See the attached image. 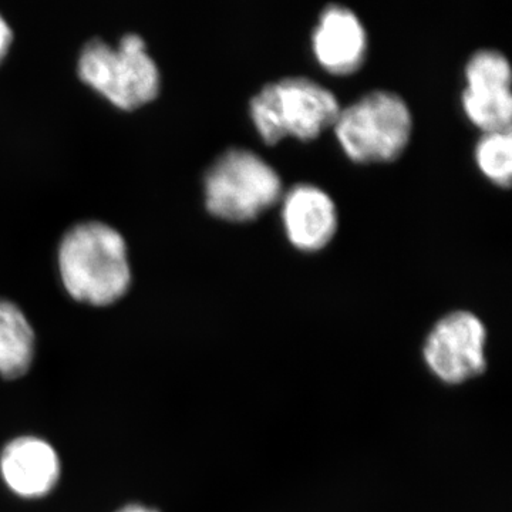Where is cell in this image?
I'll return each instance as SVG.
<instances>
[{"label": "cell", "mask_w": 512, "mask_h": 512, "mask_svg": "<svg viewBox=\"0 0 512 512\" xmlns=\"http://www.w3.org/2000/svg\"><path fill=\"white\" fill-rule=\"evenodd\" d=\"M10 42H12V30H10L8 22L0 15V60L8 52Z\"/></svg>", "instance_id": "cell-14"}, {"label": "cell", "mask_w": 512, "mask_h": 512, "mask_svg": "<svg viewBox=\"0 0 512 512\" xmlns=\"http://www.w3.org/2000/svg\"><path fill=\"white\" fill-rule=\"evenodd\" d=\"M474 156L481 173L493 183L508 187L512 173L511 130L483 133L477 141Z\"/></svg>", "instance_id": "cell-13"}, {"label": "cell", "mask_w": 512, "mask_h": 512, "mask_svg": "<svg viewBox=\"0 0 512 512\" xmlns=\"http://www.w3.org/2000/svg\"><path fill=\"white\" fill-rule=\"evenodd\" d=\"M340 109L332 90L306 76L266 83L249 103L252 123L268 144L285 137L312 140L335 124Z\"/></svg>", "instance_id": "cell-2"}, {"label": "cell", "mask_w": 512, "mask_h": 512, "mask_svg": "<svg viewBox=\"0 0 512 512\" xmlns=\"http://www.w3.org/2000/svg\"><path fill=\"white\" fill-rule=\"evenodd\" d=\"M485 342L487 329L477 315L450 312L430 330L424 343V360L441 382L464 383L481 375L487 367Z\"/></svg>", "instance_id": "cell-6"}, {"label": "cell", "mask_w": 512, "mask_h": 512, "mask_svg": "<svg viewBox=\"0 0 512 512\" xmlns=\"http://www.w3.org/2000/svg\"><path fill=\"white\" fill-rule=\"evenodd\" d=\"M0 470L6 484L16 494L42 497L59 480V457L46 441L22 437L3 450Z\"/></svg>", "instance_id": "cell-9"}, {"label": "cell", "mask_w": 512, "mask_h": 512, "mask_svg": "<svg viewBox=\"0 0 512 512\" xmlns=\"http://www.w3.org/2000/svg\"><path fill=\"white\" fill-rule=\"evenodd\" d=\"M119 512H158L156 510H150V508L141 507V505H130V507L123 508Z\"/></svg>", "instance_id": "cell-15"}, {"label": "cell", "mask_w": 512, "mask_h": 512, "mask_svg": "<svg viewBox=\"0 0 512 512\" xmlns=\"http://www.w3.org/2000/svg\"><path fill=\"white\" fill-rule=\"evenodd\" d=\"M333 128L349 158L379 163L403 153L412 136L413 116L400 94L372 90L342 107Z\"/></svg>", "instance_id": "cell-3"}, {"label": "cell", "mask_w": 512, "mask_h": 512, "mask_svg": "<svg viewBox=\"0 0 512 512\" xmlns=\"http://www.w3.org/2000/svg\"><path fill=\"white\" fill-rule=\"evenodd\" d=\"M79 74L123 109L147 103L160 90L157 64L148 55L143 37L136 33L121 37L116 47L101 39L87 42L80 53Z\"/></svg>", "instance_id": "cell-5"}, {"label": "cell", "mask_w": 512, "mask_h": 512, "mask_svg": "<svg viewBox=\"0 0 512 512\" xmlns=\"http://www.w3.org/2000/svg\"><path fill=\"white\" fill-rule=\"evenodd\" d=\"M282 224L293 247L313 252L325 248L338 231V210L318 185L299 183L282 194Z\"/></svg>", "instance_id": "cell-7"}, {"label": "cell", "mask_w": 512, "mask_h": 512, "mask_svg": "<svg viewBox=\"0 0 512 512\" xmlns=\"http://www.w3.org/2000/svg\"><path fill=\"white\" fill-rule=\"evenodd\" d=\"M35 335L15 303L0 299V375H25L33 359Z\"/></svg>", "instance_id": "cell-10"}, {"label": "cell", "mask_w": 512, "mask_h": 512, "mask_svg": "<svg viewBox=\"0 0 512 512\" xmlns=\"http://www.w3.org/2000/svg\"><path fill=\"white\" fill-rule=\"evenodd\" d=\"M461 106L468 120L484 133L511 130V92L477 93L464 89Z\"/></svg>", "instance_id": "cell-12"}, {"label": "cell", "mask_w": 512, "mask_h": 512, "mask_svg": "<svg viewBox=\"0 0 512 512\" xmlns=\"http://www.w3.org/2000/svg\"><path fill=\"white\" fill-rule=\"evenodd\" d=\"M312 50L328 72H356L366 59L367 32L355 10L340 3L326 5L312 32Z\"/></svg>", "instance_id": "cell-8"}, {"label": "cell", "mask_w": 512, "mask_h": 512, "mask_svg": "<svg viewBox=\"0 0 512 512\" xmlns=\"http://www.w3.org/2000/svg\"><path fill=\"white\" fill-rule=\"evenodd\" d=\"M208 211L228 221L254 220L284 194L274 165L244 147L225 150L205 174Z\"/></svg>", "instance_id": "cell-4"}, {"label": "cell", "mask_w": 512, "mask_h": 512, "mask_svg": "<svg viewBox=\"0 0 512 512\" xmlns=\"http://www.w3.org/2000/svg\"><path fill=\"white\" fill-rule=\"evenodd\" d=\"M466 87L471 92H507L511 90V64L495 49H480L467 60Z\"/></svg>", "instance_id": "cell-11"}, {"label": "cell", "mask_w": 512, "mask_h": 512, "mask_svg": "<svg viewBox=\"0 0 512 512\" xmlns=\"http://www.w3.org/2000/svg\"><path fill=\"white\" fill-rule=\"evenodd\" d=\"M59 266L64 286L77 301L109 305L130 285L126 242L104 222H82L67 231Z\"/></svg>", "instance_id": "cell-1"}]
</instances>
